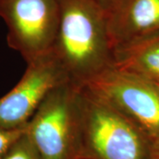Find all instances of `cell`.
<instances>
[{
	"label": "cell",
	"mask_w": 159,
	"mask_h": 159,
	"mask_svg": "<svg viewBox=\"0 0 159 159\" xmlns=\"http://www.w3.org/2000/svg\"><path fill=\"white\" fill-rule=\"evenodd\" d=\"M60 20L51 54L70 82L83 86L112 67L107 13L95 0H58Z\"/></svg>",
	"instance_id": "6da1fadb"
},
{
	"label": "cell",
	"mask_w": 159,
	"mask_h": 159,
	"mask_svg": "<svg viewBox=\"0 0 159 159\" xmlns=\"http://www.w3.org/2000/svg\"><path fill=\"white\" fill-rule=\"evenodd\" d=\"M78 112L77 159H151L148 134L84 86L80 87Z\"/></svg>",
	"instance_id": "7a4b0ae2"
},
{
	"label": "cell",
	"mask_w": 159,
	"mask_h": 159,
	"mask_svg": "<svg viewBox=\"0 0 159 159\" xmlns=\"http://www.w3.org/2000/svg\"><path fill=\"white\" fill-rule=\"evenodd\" d=\"M80 86L66 81L40 104L26 127V134L40 159H77Z\"/></svg>",
	"instance_id": "3957f363"
},
{
	"label": "cell",
	"mask_w": 159,
	"mask_h": 159,
	"mask_svg": "<svg viewBox=\"0 0 159 159\" xmlns=\"http://www.w3.org/2000/svg\"><path fill=\"white\" fill-rule=\"evenodd\" d=\"M8 46L27 64L50 54L58 30V0H0Z\"/></svg>",
	"instance_id": "277c9868"
},
{
	"label": "cell",
	"mask_w": 159,
	"mask_h": 159,
	"mask_svg": "<svg viewBox=\"0 0 159 159\" xmlns=\"http://www.w3.org/2000/svg\"><path fill=\"white\" fill-rule=\"evenodd\" d=\"M124 114L159 145V85L113 67L85 85Z\"/></svg>",
	"instance_id": "5b68a950"
},
{
	"label": "cell",
	"mask_w": 159,
	"mask_h": 159,
	"mask_svg": "<svg viewBox=\"0 0 159 159\" xmlns=\"http://www.w3.org/2000/svg\"><path fill=\"white\" fill-rule=\"evenodd\" d=\"M69 81L51 54L29 63L21 79L0 97V128H24L57 86Z\"/></svg>",
	"instance_id": "8992f818"
},
{
	"label": "cell",
	"mask_w": 159,
	"mask_h": 159,
	"mask_svg": "<svg viewBox=\"0 0 159 159\" xmlns=\"http://www.w3.org/2000/svg\"><path fill=\"white\" fill-rule=\"evenodd\" d=\"M107 16L114 50L159 34V0H123Z\"/></svg>",
	"instance_id": "52a82bcc"
},
{
	"label": "cell",
	"mask_w": 159,
	"mask_h": 159,
	"mask_svg": "<svg viewBox=\"0 0 159 159\" xmlns=\"http://www.w3.org/2000/svg\"><path fill=\"white\" fill-rule=\"evenodd\" d=\"M112 67L159 85V34L115 49Z\"/></svg>",
	"instance_id": "ba28073f"
},
{
	"label": "cell",
	"mask_w": 159,
	"mask_h": 159,
	"mask_svg": "<svg viewBox=\"0 0 159 159\" xmlns=\"http://www.w3.org/2000/svg\"><path fill=\"white\" fill-rule=\"evenodd\" d=\"M4 159H40V157L25 133Z\"/></svg>",
	"instance_id": "9c48e42d"
},
{
	"label": "cell",
	"mask_w": 159,
	"mask_h": 159,
	"mask_svg": "<svg viewBox=\"0 0 159 159\" xmlns=\"http://www.w3.org/2000/svg\"><path fill=\"white\" fill-rule=\"evenodd\" d=\"M26 127L18 129L0 128V159L5 158L15 143L25 134Z\"/></svg>",
	"instance_id": "30bf717a"
},
{
	"label": "cell",
	"mask_w": 159,
	"mask_h": 159,
	"mask_svg": "<svg viewBox=\"0 0 159 159\" xmlns=\"http://www.w3.org/2000/svg\"><path fill=\"white\" fill-rule=\"evenodd\" d=\"M103 11L108 13L112 11L116 6L120 4L123 0H95Z\"/></svg>",
	"instance_id": "8fae6325"
},
{
	"label": "cell",
	"mask_w": 159,
	"mask_h": 159,
	"mask_svg": "<svg viewBox=\"0 0 159 159\" xmlns=\"http://www.w3.org/2000/svg\"><path fill=\"white\" fill-rule=\"evenodd\" d=\"M151 159H159V145H156L153 147Z\"/></svg>",
	"instance_id": "7c38bea8"
}]
</instances>
